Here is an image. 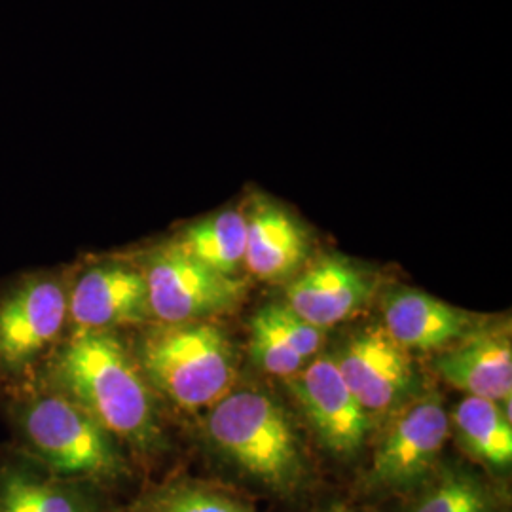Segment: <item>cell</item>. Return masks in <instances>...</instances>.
Masks as SVG:
<instances>
[{
    "instance_id": "6da1fadb",
    "label": "cell",
    "mask_w": 512,
    "mask_h": 512,
    "mask_svg": "<svg viewBox=\"0 0 512 512\" xmlns=\"http://www.w3.org/2000/svg\"><path fill=\"white\" fill-rule=\"evenodd\" d=\"M48 385L80 404L114 439L139 454L165 448L154 391L114 332H82L55 349Z\"/></svg>"
},
{
    "instance_id": "7a4b0ae2",
    "label": "cell",
    "mask_w": 512,
    "mask_h": 512,
    "mask_svg": "<svg viewBox=\"0 0 512 512\" xmlns=\"http://www.w3.org/2000/svg\"><path fill=\"white\" fill-rule=\"evenodd\" d=\"M205 439L220 461L264 494L296 501L310 492L304 440L289 410L262 389L230 391L213 404Z\"/></svg>"
},
{
    "instance_id": "3957f363",
    "label": "cell",
    "mask_w": 512,
    "mask_h": 512,
    "mask_svg": "<svg viewBox=\"0 0 512 512\" xmlns=\"http://www.w3.org/2000/svg\"><path fill=\"white\" fill-rule=\"evenodd\" d=\"M137 365L154 393L184 410L211 408L238 382V353L213 321L154 325L143 332Z\"/></svg>"
},
{
    "instance_id": "277c9868",
    "label": "cell",
    "mask_w": 512,
    "mask_h": 512,
    "mask_svg": "<svg viewBox=\"0 0 512 512\" xmlns=\"http://www.w3.org/2000/svg\"><path fill=\"white\" fill-rule=\"evenodd\" d=\"M14 412L21 439L50 473L95 486L129 475L122 444L65 393L46 384Z\"/></svg>"
},
{
    "instance_id": "5b68a950",
    "label": "cell",
    "mask_w": 512,
    "mask_h": 512,
    "mask_svg": "<svg viewBox=\"0 0 512 512\" xmlns=\"http://www.w3.org/2000/svg\"><path fill=\"white\" fill-rule=\"evenodd\" d=\"M450 437V412L439 393L421 391L385 420L366 469V492L412 494L435 471Z\"/></svg>"
},
{
    "instance_id": "8992f818",
    "label": "cell",
    "mask_w": 512,
    "mask_h": 512,
    "mask_svg": "<svg viewBox=\"0 0 512 512\" xmlns=\"http://www.w3.org/2000/svg\"><path fill=\"white\" fill-rule=\"evenodd\" d=\"M147 283L150 317L162 325L213 321L236 310L247 293L241 277L222 275L169 238L135 262Z\"/></svg>"
},
{
    "instance_id": "52a82bcc",
    "label": "cell",
    "mask_w": 512,
    "mask_h": 512,
    "mask_svg": "<svg viewBox=\"0 0 512 512\" xmlns=\"http://www.w3.org/2000/svg\"><path fill=\"white\" fill-rule=\"evenodd\" d=\"M69 321V285L52 274L23 277L0 296V374L16 378L54 348Z\"/></svg>"
},
{
    "instance_id": "ba28073f",
    "label": "cell",
    "mask_w": 512,
    "mask_h": 512,
    "mask_svg": "<svg viewBox=\"0 0 512 512\" xmlns=\"http://www.w3.org/2000/svg\"><path fill=\"white\" fill-rule=\"evenodd\" d=\"M330 357L374 425L421 393L420 372L412 357L384 327L351 332Z\"/></svg>"
},
{
    "instance_id": "9c48e42d",
    "label": "cell",
    "mask_w": 512,
    "mask_h": 512,
    "mask_svg": "<svg viewBox=\"0 0 512 512\" xmlns=\"http://www.w3.org/2000/svg\"><path fill=\"white\" fill-rule=\"evenodd\" d=\"M319 444L334 458H357L374 421L353 397L330 355H317L287 380Z\"/></svg>"
},
{
    "instance_id": "30bf717a",
    "label": "cell",
    "mask_w": 512,
    "mask_h": 512,
    "mask_svg": "<svg viewBox=\"0 0 512 512\" xmlns=\"http://www.w3.org/2000/svg\"><path fill=\"white\" fill-rule=\"evenodd\" d=\"M150 319L147 283L135 262H97L69 285L67 327L71 334L114 332Z\"/></svg>"
},
{
    "instance_id": "8fae6325",
    "label": "cell",
    "mask_w": 512,
    "mask_h": 512,
    "mask_svg": "<svg viewBox=\"0 0 512 512\" xmlns=\"http://www.w3.org/2000/svg\"><path fill=\"white\" fill-rule=\"evenodd\" d=\"M245 207L247 239L243 266L258 281L281 283L304 270L311 232L296 213L266 194H251Z\"/></svg>"
},
{
    "instance_id": "7c38bea8",
    "label": "cell",
    "mask_w": 512,
    "mask_h": 512,
    "mask_svg": "<svg viewBox=\"0 0 512 512\" xmlns=\"http://www.w3.org/2000/svg\"><path fill=\"white\" fill-rule=\"evenodd\" d=\"M372 293L374 281L359 264L325 255L289 281L285 304L313 327L329 330L363 310Z\"/></svg>"
},
{
    "instance_id": "4fadbf2b",
    "label": "cell",
    "mask_w": 512,
    "mask_h": 512,
    "mask_svg": "<svg viewBox=\"0 0 512 512\" xmlns=\"http://www.w3.org/2000/svg\"><path fill=\"white\" fill-rule=\"evenodd\" d=\"M433 368L446 384L495 403H511L512 346L507 325L482 321L450 348L442 349Z\"/></svg>"
},
{
    "instance_id": "5bb4252c",
    "label": "cell",
    "mask_w": 512,
    "mask_h": 512,
    "mask_svg": "<svg viewBox=\"0 0 512 512\" xmlns=\"http://www.w3.org/2000/svg\"><path fill=\"white\" fill-rule=\"evenodd\" d=\"M384 330L406 351H442L482 321L469 311L412 287H391L382 300Z\"/></svg>"
},
{
    "instance_id": "9a60e30c",
    "label": "cell",
    "mask_w": 512,
    "mask_h": 512,
    "mask_svg": "<svg viewBox=\"0 0 512 512\" xmlns=\"http://www.w3.org/2000/svg\"><path fill=\"white\" fill-rule=\"evenodd\" d=\"M0 512H105L95 484L50 473L42 465H0Z\"/></svg>"
},
{
    "instance_id": "2e32d148",
    "label": "cell",
    "mask_w": 512,
    "mask_h": 512,
    "mask_svg": "<svg viewBox=\"0 0 512 512\" xmlns=\"http://www.w3.org/2000/svg\"><path fill=\"white\" fill-rule=\"evenodd\" d=\"M494 482L461 459H440L435 471L406 495V512H503Z\"/></svg>"
},
{
    "instance_id": "e0dca14e",
    "label": "cell",
    "mask_w": 512,
    "mask_h": 512,
    "mask_svg": "<svg viewBox=\"0 0 512 512\" xmlns=\"http://www.w3.org/2000/svg\"><path fill=\"white\" fill-rule=\"evenodd\" d=\"M450 435L486 473L503 476L511 471V414H505V404L467 395L450 414Z\"/></svg>"
},
{
    "instance_id": "ac0fdd59",
    "label": "cell",
    "mask_w": 512,
    "mask_h": 512,
    "mask_svg": "<svg viewBox=\"0 0 512 512\" xmlns=\"http://www.w3.org/2000/svg\"><path fill=\"white\" fill-rule=\"evenodd\" d=\"M171 239L207 268L222 275L238 277L245 260V207H224L202 219L188 222Z\"/></svg>"
},
{
    "instance_id": "d6986e66",
    "label": "cell",
    "mask_w": 512,
    "mask_h": 512,
    "mask_svg": "<svg viewBox=\"0 0 512 512\" xmlns=\"http://www.w3.org/2000/svg\"><path fill=\"white\" fill-rule=\"evenodd\" d=\"M126 512H256L241 495L219 484L175 478L137 495Z\"/></svg>"
},
{
    "instance_id": "ffe728a7",
    "label": "cell",
    "mask_w": 512,
    "mask_h": 512,
    "mask_svg": "<svg viewBox=\"0 0 512 512\" xmlns=\"http://www.w3.org/2000/svg\"><path fill=\"white\" fill-rule=\"evenodd\" d=\"M249 353L253 363L262 372L285 380H291L308 365V361H304L289 344L268 306L256 311L255 317L251 319Z\"/></svg>"
},
{
    "instance_id": "44dd1931",
    "label": "cell",
    "mask_w": 512,
    "mask_h": 512,
    "mask_svg": "<svg viewBox=\"0 0 512 512\" xmlns=\"http://www.w3.org/2000/svg\"><path fill=\"white\" fill-rule=\"evenodd\" d=\"M268 308H270L275 323L279 325V329L283 330V334L287 336V340L293 346L294 351L308 363L311 359H315L319 349L323 346V342H325L327 330L313 327L308 321L298 317L285 302L268 304Z\"/></svg>"
},
{
    "instance_id": "7402d4cb",
    "label": "cell",
    "mask_w": 512,
    "mask_h": 512,
    "mask_svg": "<svg viewBox=\"0 0 512 512\" xmlns=\"http://www.w3.org/2000/svg\"><path fill=\"white\" fill-rule=\"evenodd\" d=\"M325 512H378V511H370V509H359V507H353V505H342V503H338V505H332L329 511Z\"/></svg>"
}]
</instances>
